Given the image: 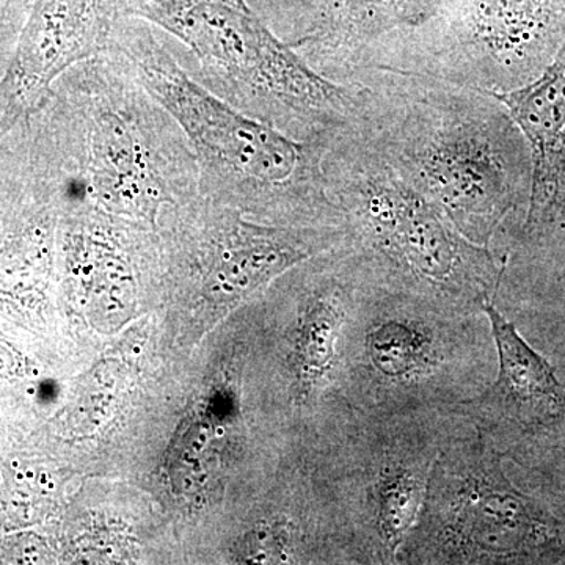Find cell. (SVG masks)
I'll list each match as a JSON object with an SVG mask.
<instances>
[{
    "label": "cell",
    "instance_id": "1",
    "mask_svg": "<svg viewBox=\"0 0 565 565\" xmlns=\"http://www.w3.org/2000/svg\"><path fill=\"white\" fill-rule=\"evenodd\" d=\"M356 126L468 241L489 247L530 195L525 137L490 93L430 74L364 68Z\"/></svg>",
    "mask_w": 565,
    "mask_h": 565
},
{
    "label": "cell",
    "instance_id": "2",
    "mask_svg": "<svg viewBox=\"0 0 565 565\" xmlns=\"http://www.w3.org/2000/svg\"><path fill=\"white\" fill-rule=\"evenodd\" d=\"M31 114L65 195L151 226L200 195L188 134L114 52L66 71Z\"/></svg>",
    "mask_w": 565,
    "mask_h": 565
},
{
    "label": "cell",
    "instance_id": "3",
    "mask_svg": "<svg viewBox=\"0 0 565 565\" xmlns=\"http://www.w3.org/2000/svg\"><path fill=\"white\" fill-rule=\"evenodd\" d=\"M177 46L161 29L128 17L118 21L109 51L188 134L199 161L200 193L269 225L344 226L323 173L332 136L292 139L233 109L193 79Z\"/></svg>",
    "mask_w": 565,
    "mask_h": 565
},
{
    "label": "cell",
    "instance_id": "4",
    "mask_svg": "<svg viewBox=\"0 0 565 565\" xmlns=\"http://www.w3.org/2000/svg\"><path fill=\"white\" fill-rule=\"evenodd\" d=\"M323 173L349 247L382 285L481 313L497 300L508 256L468 241L359 126L330 137Z\"/></svg>",
    "mask_w": 565,
    "mask_h": 565
},
{
    "label": "cell",
    "instance_id": "5",
    "mask_svg": "<svg viewBox=\"0 0 565 565\" xmlns=\"http://www.w3.org/2000/svg\"><path fill=\"white\" fill-rule=\"evenodd\" d=\"M178 41L181 65L223 103L297 140L355 125L363 93L323 77L273 31L248 0H121Z\"/></svg>",
    "mask_w": 565,
    "mask_h": 565
},
{
    "label": "cell",
    "instance_id": "6",
    "mask_svg": "<svg viewBox=\"0 0 565 565\" xmlns=\"http://www.w3.org/2000/svg\"><path fill=\"white\" fill-rule=\"evenodd\" d=\"M363 264L345 332L352 411H437L481 393L494 349L486 315L388 288Z\"/></svg>",
    "mask_w": 565,
    "mask_h": 565
},
{
    "label": "cell",
    "instance_id": "7",
    "mask_svg": "<svg viewBox=\"0 0 565 565\" xmlns=\"http://www.w3.org/2000/svg\"><path fill=\"white\" fill-rule=\"evenodd\" d=\"M451 414L396 564H565V520L519 489L505 473L504 452Z\"/></svg>",
    "mask_w": 565,
    "mask_h": 565
},
{
    "label": "cell",
    "instance_id": "8",
    "mask_svg": "<svg viewBox=\"0 0 565 565\" xmlns=\"http://www.w3.org/2000/svg\"><path fill=\"white\" fill-rule=\"evenodd\" d=\"M451 422L448 407L355 414L326 438L323 492L351 546L353 565L397 563Z\"/></svg>",
    "mask_w": 565,
    "mask_h": 565
},
{
    "label": "cell",
    "instance_id": "9",
    "mask_svg": "<svg viewBox=\"0 0 565 565\" xmlns=\"http://www.w3.org/2000/svg\"><path fill=\"white\" fill-rule=\"evenodd\" d=\"M565 41V0H451L364 68L430 74L500 95L537 79ZM363 68V70H364Z\"/></svg>",
    "mask_w": 565,
    "mask_h": 565
},
{
    "label": "cell",
    "instance_id": "10",
    "mask_svg": "<svg viewBox=\"0 0 565 565\" xmlns=\"http://www.w3.org/2000/svg\"><path fill=\"white\" fill-rule=\"evenodd\" d=\"M182 277L217 307L243 302L297 264L348 241L344 226L296 228L247 222L241 211L200 193L173 207Z\"/></svg>",
    "mask_w": 565,
    "mask_h": 565
},
{
    "label": "cell",
    "instance_id": "11",
    "mask_svg": "<svg viewBox=\"0 0 565 565\" xmlns=\"http://www.w3.org/2000/svg\"><path fill=\"white\" fill-rule=\"evenodd\" d=\"M363 277L348 241L281 275L296 303L285 353L289 403L316 416L326 438L355 415L345 392V332Z\"/></svg>",
    "mask_w": 565,
    "mask_h": 565
},
{
    "label": "cell",
    "instance_id": "12",
    "mask_svg": "<svg viewBox=\"0 0 565 565\" xmlns=\"http://www.w3.org/2000/svg\"><path fill=\"white\" fill-rule=\"evenodd\" d=\"M451 0H288L266 22L327 79L348 84L375 51L433 21Z\"/></svg>",
    "mask_w": 565,
    "mask_h": 565
},
{
    "label": "cell",
    "instance_id": "13",
    "mask_svg": "<svg viewBox=\"0 0 565 565\" xmlns=\"http://www.w3.org/2000/svg\"><path fill=\"white\" fill-rule=\"evenodd\" d=\"M121 0H33L0 79V137L51 92L62 74L109 51Z\"/></svg>",
    "mask_w": 565,
    "mask_h": 565
},
{
    "label": "cell",
    "instance_id": "14",
    "mask_svg": "<svg viewBox=\"0 0 565 565\" xmlns=\"http://www.w3.org/2000/svg\"><path fill=\"white\" fill-rule=\"evenodd\" d=\"M493 96L530 151L527 212L516 248L527 263L565 270V41L537 79Z\"/></svg>",
    "mask_w": 565,
    "mask_h": 565
},
{
    "label": "cell",
    "instance_id": "15",
    "mask_svg": "<svg viewBox=\"0 0 565 565\" xmlns=\"http://www.w3.org/2000/svg\"><path fill=\"white\" fill-rule=\"evenodd\" d=\"M482 313L492 332L497 375L481 393L449 408L497 446L509 435L539 434L564 424L565 388L555 367L526 343L497 303H486Z\"/></svg>",
    "mask_w": 565,
    "mask_h": 565
},
{
    "label": "cell",
    "instance_id": "16",
    "mask_svg": "<svg viewBox=\"0 0 565 565\" xmlns=\"http://www.w3.org/2000/svg\"><path fill=\"white\" fill-rule=\"evenodd\" d=\"M28 14L25 11L0 10V79L9 68Z\"/></svg>",
    "mask_w": 565,
    "mask_h": 565
},
{
    "label": "cell",
    "instance_id": "17",
    "mask_svg": "<svg viewBox=\"0 0 565 565\" xmlns=\"http://www.w3.org/2000/svg\"><path fill=\"white\" fill-rule=\"evenodd\" d=\"M36 544L39 541L31 537L21 539V541H7L6 544L0 545V561L2 563H24L22 553L29 552L39 563V557H43L40 553L43 546H35Z\"/></svg>",
    "mask_w": 565,
    "mask_h": 565
},
{
    "label": "cell",
    "instance_id": "18",
    "mask_svg": "<svg viewBox=\"0 0 565 565\" xmlns=\"http://www.w3.org/2000/svg\"><path fill=\"white\" fill-rule=\"evenodd\" d=\"M248 2H250V0H248ZM252 2H255L256 9L262 11L263 14H266V17L263 18H266L267 20L274 11L280 9L281 6H285L288 0H252Z\"/></svg>",
    "mask_w": 565,
    "mask_h": 565
},
{
    "label": "cell",
    "instance_id": "19",
    "mask_svg": "<svg viewBox=\"0 0 565 565\" xmlns=\"http://www.w3.org/2000/svg\"><path fill=\"white\" fill-rule=\"evenodd\" d=\"M33 0H0V10H17L28 11L31 10Z\"/></svg>",
    "mask_w": 565,
    "mask_h": 565
}]
</instances>
